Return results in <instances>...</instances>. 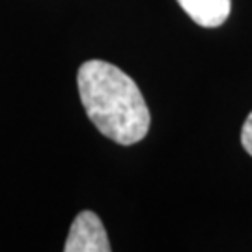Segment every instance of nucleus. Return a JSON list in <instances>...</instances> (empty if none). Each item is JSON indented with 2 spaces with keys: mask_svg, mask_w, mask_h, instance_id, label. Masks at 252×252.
I'll list each match as a JSON object with an SVG mask.
<instances>
[{
  "mask_svg": "<svg viewBox=\"0 0 252 252\" xmlns=\"http://www.w3.org/2000/svg\"><path fill=\"white\" fill-rule=\"evenodd\" d=\"M81 103L101 135L122 146L140 142L150 131V110L136 82L120 67L88 60L79 67Z\"/></svg>",
  "mask_w": 252,
  "mask_h": 252,
  "instance_id": "nucleus-1",
  "label": "nucleus"
},
{
  "mask_svg": "<svg viewBox=\"0 0 252 252\" xmlns=\"http://www.w3.org/2000/svg\"><path fill=\"white\" fill-rule=\"evenodd\" d=\"M65 252H108L110 241L101 219L94 211H81L75 217L63 245Z\"/></svg>",
  "mask_w": 252,
  "mask_h": 252,
  "instance_id": "nucleus-2",
  "label": "nucleus"
},
{
  "mask_svg": "<svg viewBox=\"0 0 252 252\" xmlns=\"http://www.w3.org/2000/svg\"><path fill=\"white\" fill-rule=\"evenodd\" d=\"M178 4L196 25L204 28L220 27L232 11V0H178Z\"/></svg>",
  "mask_w": 252,
  "mask_h": 252,
  "instance_id": "nucleus-3",
  "label": "nucleus"
},
{
  "mask_svg": "<svg viewBox=\"0 0 252 252\" xmlns=\"http://www.w3.org/2000/svg\"><path fill=\"white\" fill-rule=\"evenodd\" d=\"M241 144H243L245 152L252 157V112L245 120L243 129H241Z\"/></svg>",
  "mask_w": 252,
  "mask_h": 252,
  "instance_id": "nucleus-4",
  "label": "nucleus"
}]
</instances>
